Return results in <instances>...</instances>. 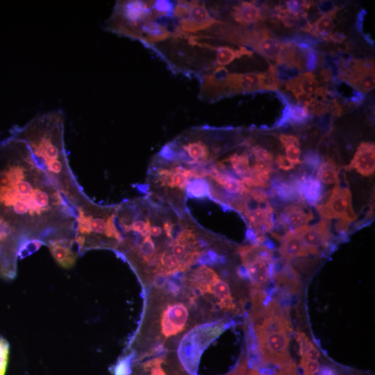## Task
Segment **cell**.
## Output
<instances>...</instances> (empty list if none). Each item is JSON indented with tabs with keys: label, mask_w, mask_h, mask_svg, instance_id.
<instances>
[{
	"label": "cell",
	"mask_w": 375,
	"mask_h": 375,
	"mask_svg": "<svg viewBox=\"0 0 375 375\" xmlns=\"http://www.w3.org/2000/svg\"><path fill=\"white\" fill-rule=\"evenodd\" d=\"M322 204L315 206L318 213L325 219H339L351 223L356 215L351 203V192L347 187L337 183Z\"/></svg>",
	"instance_id": "cell-6"
},
{
	"label": "cell",
	"mask_w": 375,
	"mask_h": 375,
	"mask_svg": "<svg viewBox=\"0 0 375 375\" xmlns=\"http://www.w3.org/2000/svg\"><path fill=\"white\" fill-rule=\"evenodd\" d=\"M375 147L372 142H361L350 163L344 168L347 170L356 169L360 174L369 176L375 170Z\"/></svg>",
	"instance_id": "cell-13"
},
{
	"label": "cell",
	"mask_w": 375,
	"mask_h": 375,
	"mask_svg": "<svg viewBox=\"0 0 375 375\" xmlns=\"http://www.w3.org/2000/svg\"><path fill=\"white\" fill-rule=\"evenodd\" d=\"M299 367L302 370L303 375H315L319 369V363L317 360H310L301 358Z\"/></svg>",
	"instance_id": "cell-31"
},
{
	"label": "cell",
	"mask_w": 375,
	"mask_h": 375,
	"mask_svg": "<svg viewBox=\"0 0 375 375\" xmlns=\"http://www.w3.org/2000/svg\"><path fill=\"white\" fill-rule=\"evenodd\" d=\"M274 66L278 78L282 83L297 76L299 74L298 70L284 65L276 64Z\"/></svg>",
	"instance_id": "cell-26"
},
{
	"label": "cell",
	"mask_w": 375,
	"mask_h": 375,
	"mask_svg": "<svg viewBox=\"0 0 375 375\" xmlns=\"http://www.w3.org/2000/svg\"><path fill=\"white\" fill-rule=\"evenodd\" d=\"M350 223L340 220L335 224L336 231L342 236L344 237L346 233L348 231L349 225Z\"/></svg>",
	"instance_id": "cell-37"
},
{
	"label": "cell",
	"mask_w": 375,
	"mask_h": 375,
	"mask_svg": "<svg viewBox=\"0 0 375 375\" xmlns=\"http://www.w3.org/2000/svg\"><path fill=\"white\" fill-rule=\"evenodd\" d=\"M9 353L8 342L0 336V375H4Z\"/></svg>",
	"instance_id": "cell-28"
},
{
	"label": "cell",
	"mask_w": 375,
	"mask_h": 375,
	"mask_svg": "<svg viewBox=\"0 0 375 375\" xmlns=\"http://www.w3.org/2000/svg\"><path fill=\"white\" fill-rule=\"evenodd\" d=\"M285 148L286 158L294 165H301L300 160L301 150L298 146L288 145Z\"/></svg>",
	"instance_id": "cell-33"
},
{
	"label": "cell",
	"mask_w": 375,
	"mask_h": 375,
	"mask_svg": "<svg viewBox=\"0 0 375 375\" xmlns=\"http://www.w3.org/2000/svg\"><path fill=\"white\" fill-rule=\"evenodd\" d=\"M319 87L315 74L310 72L299 74L285 83V88L294 96L301 92L312 95Z\"/></svg>",
	"instance_id": "cell-18"
},
{
	"label": "cell",
	"mask_w": 375,
	"mask_h": 375,
	"mask_svg": "<svg viewBox=\"0 0 375 375\" xmlns=\"http://www.w3.org/2000/svg\"><path fill=\"white\" fill-rule=\"evenodd\" d=\"M312 1L290 0L285 1L286 10L294 15H299L306 12L312 4Z\"/></svg>",
	"instance_id": "cell-25"
},
{
	"label": "cell",
	"mask_w": 375,
	"mask_h": 375,
	"mask_svg": "<svg viewBox=\"0 0 375 375\" xmlns=\"http://www.w3.org/2000/svg\"><path fill=\"white\" fill-rule=\"evenodd\" d=\"M279 140L284 147L291 144L299 147L300 144L299 139L293 135L281 134L279 136Z\"/></svg>",
	"instance_id": "cell-36"
},
{
	"label": "cell",
	"mask_w": 375,
	"mask_h": 375,
	"mask_svg": "<svg viewBox=\"0 0 375 375\" xmlns=\"http://www.w3.org/2000/svg\"><path fill=\"white\" fill-rule=\"evenodd\" d=\"M255 162L262 163H272L273 155L265 148L259 146H252L250 148Z\"/></svg>",
	"instance_id": "cell-27"
},
{
	"label": "cell",
	"mask_w": 375,
	"mask_h": 375,
	"mask_svg": "<svg viewBox=\"0 0 375 375\" xmlns=\"http://www.w3.org/2000/svg\"><path fill=\"white\" fill-rule=\"evenodd\" d=\"M276 162L279 169L289 171L294 168V165L284 155L278 154L276 159Z\"/></svg>",
	"instance_id": "cell-35"
},
{
	"label": "cell",
	"mask_w": 375,
	"mask_h": 375,
	"mask_svg": "<svg viewBox=\"0 0 375 375\" xmlns=\"http://www.w3.org/2000/svg\"><path fill=\"white\" fill-rule=\"evenodd\" d=\"M272 281L282 294L289 295L298 292L300 288V276L288 262L274 260Z\"/></svg>",
	"instance_id": "cell-9"
},
{
	"label": "cell",
	"mask_w": 375,
	"mask_h": 375,
	"mask_svg": "<svg viewBox=\"0 0 375 375\" xmlns=\"http://www.w3.org/2000/svg\"><path fill=\"white\" fill-rule=\"evenodd\" d=\"M260 90H276L282 84L278 78L274 65H271L266 72L260 73Z\"/></svg>",
	"instance_id": "cell-24"
},
{
	"label": "cell",
	"mask_w": 375,
	"mask_h": 375,
	"mask_svg": "<svg viewBox=\"0 0 375 375\" xmlns=\"http://www.w3.org/2000/svg\"><path fill=\"white\" fill-rule=\"evenodd\" d=\"M295 340L299 345V353L302 357L308 350L314 347L308 337L301 331L295 333Z\"/></svg>",
	"instance_id": "cell-30"
},
{
	"label": "cell",
	"mask_w": 375,
	"mask_h": 375,
	"mask_svg": "<svg viewBox=\"0 0 375 375\" xmlns=\"http://www.w3.org/2000/svg\"><path fill=\"white\" fill-rule=\"evenodd\" d=\"M315 5L319 13L322 15H331L335 17L339 9L338 7L331 1H321L316 3Z\"/></svg>",
	"instance_id": "cell-29"
},
{
	"label": "cell",
	"mask_w": 375,
	"mask_h": 375,
	"mask_svg": "<svg viewBox=\"0 0 375 375\" xmlns=\"http://www.w3.org/2000/svg\"><path fill=\"white\" fill-rule=\"evenodd\" d=\"M333 18L334 17L331 15H322L312 24L310 35L319 39L322 38V40L327 38L334 28Z\"/></svg>",
	"instance_id": "cell-22"
},
{
	"label": "cell",
	"mask_w": 375,
	"mask_h": 375,
	"mask_svg": "<svg viewBox=\"0 0 375 375\" xmlns=\"http://www.w3.org/2000/svg\"><path fill=\"white\" fill-rule=\"evenodd\" d=\"M292 231L308 248L319 253L321 249H328L333 235L330 231V221L323 219L312 226L303 225Z\"/></svg>",
	"instance_id": "cell-8"
},
{
	"label": "cell",
	"mask_w": 375,
	"mask_h": 375,
	"mask_svg": "<svg viewBox=\"0 0 375 375\" xmlns=\"http://www.w3.org/2000/svg\"><path fill=\"white\" fill-rule=\"evenodd\" d=\"M272 235L281 242L278 252L282 259L288 262L297 257L317 256L319 254L305 246L301 239L292 231H288L283 235L276 233H272Z\"/></svg>",
	"instance_id": "cell-10"
},
{
	"label": "cell",
	"mask_w": 375,
	"mask_h": 375,
	"mask_svg": "<svg viewBox=\"0 0 375 375\" xmlns=\"http://www.w3.org/2000/svg\"><path fill=\"white\" fill-rule=\"evenodd\" d=\"M301 200L309 205L316 206L322 199L324 188L321 182L312 175L292 176Z\"/></svg>",
	"instance_id": "cell-12"
},
{
	"label": "cell",
	"mask_w": 375,
	"mask_h": 375,
	"mask_svg": "<svg viewBox=\"0 0 375 375\" xmlns=\"http://www.w3.org/2000/svg\"><path fill=\"white\" fill-rule=\"evenodd\" d=\"M286 312L281 308L253 325L263 366L272 365L278 371L293 362L289 353L292 328Z\"/></svg>",
	"instance_id": "cell-3"
},
{
	"label": "cell",
	"mask_w": 375,
	"mask_h": 375,
	"mask_svg": "<svg viewBox=\"0 0 375 375\" xmlns=\"http://www.w3.org/2000/svg\"><path fill=\"white\" fill-rule=\"evenodd\" d=\"M311 116L307 109L299 104L285 103V108L279 119L275 122L274 127L285 125H303Z\"/></svg>",
	"instance_id": "cell-17"
},
{
	"label": "cell",
	"mask_w": 375,
	"mask_h": 375,
	"mask_svg": "<svg viewBox=\"0 0 375 375\" xmlns=\"http://www.w3.org/2000/svg\"><path fill=\"white\" fill-rule=\"evenodd\" d=\"M304 203L296 202L285 207L278 217H276L275 226L292 231L306 225L314 218L312 211L305 209Z\"/></svg>",
	"instance_id": "cell-11"
},
{
	"label": "cell",
	"mask_w": 375,
	"mask_h": 375,
	"mask_svg": "<svg viewBox=\"0 0 375 375\" xmlns=\"http://www.w3.org/2000/svg\"><path fill=\"white\" fill-rule=\"evenodd\" d=\"M306 68L308 71H314L318 66L319 55L314 48H306Z\"/></svg>",
	"instance_id": "cell-32"
},
{
	"label": "cell",
	"mask_w": 375,
	"mask_h": 375,
	"mask_svg": "<svg viewBox=\"0 0 375 375\" xmlns=\"http://www.w3.org/2000/svg\"><path fill=\"white\" fill-rule=\"evenodd\" d=\"M272 190L274 197L283 203L301 202L304 203L298 192L295 183L290 176L288 179L281 177H274L271 181Z\"/></svg>",
	"instance_id": "cell-15"
},
{
	"label": "cell",
	"mask_w": 375,
	"mask_h": 375,
	"mask_svg": "<svg viewBox=\"0 0 375 375\" xmlns=\"http://www.w3.org/2000/svg\"><path fill=\"white\" fill-rule=\"evenodd\" d=\"M15 224L0 215V277L12 278L24 247Z\"/></svg>",
	"instance_id": "cell-5"
},
{
	"label": "cell",
	"mask_w": 375,
	"mask_h": 375,
	"mask_svg": "<svg viewBox=\"0 0 375 375\" xmlns=\"http://www.w3.org/2000/svg\"><path fill=\"white\" fill-rule=\"evenodd\" d=\"M322 162L320 154L315 150H308L303 155V174L312 175L318 169Z\"/></svg>",
	"instance_id": "cell-23"
},
{
	"label": "cell",
	"mask_w": 375,
	"mask_h": 375,
	"mask_svg": "<svg viewBox=\"0 0 375 375\" xmlns=\"http://www.w3.org/2000/svg\"><path fill=\"white\" fill-rule=\"evenodd\" d=\"M185 192L186 197L189 198L211 199L210 185L206 180L201 178L191 179Z\"/></svg>",
	"instance_id": "cell-21"
},
{
	"label": "cell",
	"mask_w": 375,
	"mask_h": 375,
	"mask_svg": "<svg viewBox=\"0 0 375 375\" xmlns=\"http://www.w3.org/2000/svg\"><path fill=\"white\" fill-rule=\"evenodd\" d=\"M250 48L266 58L277 60L282 48V42L270 35L266 28L251 44Z\"/></svg>",
	"instance_id": "cell-16"
},
{
	"label": "cell",
	"mask_w": 375,
	"mask_h": 375,
	"mask_svg": "<svg viewBox=\"0 0 375 375\" xmlns=\"http://www.w3.org/2000/svg\"><path fill=\"white\" fill-rule=\"evenodd\" d=\"M319 370L317 375H338L336 370L329 365H324Z\"/></svg>",
	"instance_id": "cell-38"
},
{
	"label": "cell",
	"mask_w": 375,
	"mask_h": 375,
	"mask_svg": "<svg viewBox=\"0 0 375 375\" xmlns=\"http://www.w3.org/2000/svg\"><path fill=\"white\" fill-rule=\"evenodd\" d=\"M318 180L326 185H331L338 181L339 167L335 160L326 156L319 167L317 172Z\"/></svg>",
	"instance_id": "cell-20"
},
{
	"label": "cell",
	"mask_w": 375,
	"mask_h": 375,
	"mask_svg": "<svg viewBox=\"0 0 375 375\" xmlns=\"http://www.w3.org/2000/svg\"><path fill=\"white\" fill-rule=\"evenodd\" d=\"M144 315L135 338V356L170 350L178 340L204 321L182 283L171 288L167 278L152 282Z\"/></svg>",
	"instance_id": "cell-1"
},
{
	"label": "cell",
	"mask_w": 375,
	"mask_h": 375,
	"mask_svg": "<svg viewBox=\"0 0 375 375\" xmlns=\"http://www.w3.org/2000/svg\"><path fill=\"white\" fill-rule=\"evenodd\" d=\"M359 92H367L375 85L374 61L372 58H351L348 67L338 75Z\"/></svg>",
	"instance_id": "cell-7"
},
{
	"label": "cell",
	"mask_w": 375,
	"mask_h": 375,
	"mask_svg": "<svg viewBox=\"0 0 375 375\" xmlns=\"http://www.w3.org/2000/svg\"><path fill=\"white\" fill-rule=\"evenodd\" d=\"M247 359L243 355L240 357L234 368L224 375H244L247 369Z\"/></svg>",
	"instance_id": "cell-34"
},
{
	"label": "cell",
	"mask_w": 375,
	"mask_h": 375,
	"mask_svg": "<svg viewBox=\"0 0 375 375\" xmlns=\"http://www.w3.org/2000/svg\"><path fill=\"white\" fill-rule=\"evenodd\" d=\"M49 248L54 260L62 267L69 269L75 264L77 255L65 240L50 241Z\"/></svg>",
	"instance_id": "cell-19"
},
{
	"label": "cell",
	"mask_w": 375,
	"mask_h": 375,
	"mask_svg": "<svg viewBox=\"0 0 375 375\" xmlns=\"http://www.w3.org/2000/svg\"><path fill=\"white\" fill-rule=\"evenodd\" d=\"M181 282L204 320L217 312L239 313L231 287L212 265L197 263L182 275Z\"/></svg>",
	"instance_id": "cell-2"
},
{
	"label": "cell",
	"mask_w": 375,
	"mask_h": 375,
	"mask_svg": "<svg viewBox=\"0 0 375 375\" xmlns=\"http://www.w3.org/2000/svg\"><path fill=\"white\" fill-rule=\"evenodd\" d=\"M245 375H262V374H260L257 370L251 369L245 374Z\"/></svg>",
	"instance_id": "cell-39"
},
{
	"label": "cell",
	"mask_w": 375,
	"mask_h": 375,
	"mask_svg": "<svg viewBox=\"0 0 375 375\" xmlns=\"http://www.w3.org/2000/svg\"><path fill=\"white\" fill-rule=\"evenodd\" d=\"M277 64L284 65L300 72L306 70L305 49L290 42H282Z\"/></svg>",
	"instance_id": "cell-14"
},
{
	"label": "cell",
	"mask_w": 375,
	"mask_h": 375,
	"mask_svg": "<svg viewBox=\"0 0 375 375\" xmlns=\"http://www.w3.org/2000/svg\"><path fill=\"white\" fill-rule=\"evenodd\" d=\"M126 358L127 375H192L172 350Z\"/></svg>",
	"instance_id": "cell-4"
}]
</instances>
